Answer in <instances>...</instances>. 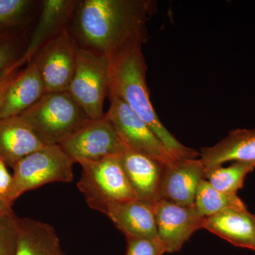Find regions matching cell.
I'll list each match as a JSON object with an SVG mask.
<instances>
[{
	"instance_id": "5bb4252c",
	"label": "cell",
	"mask_w": 255,
	"mask_h": 255,
	"mask_svg": "<svg viewBox=\"0 0 255 255\" xmlns=\"http://www.w3.org/2000/svg\"><path fill=\"white\" fill-rule=\"evenodd\" d=\"M118 157L137 199L150 204L158 200L164 163L129 150Z\"/></svg>"
},
{
	"instance_id": "ac0fdd59",
	"label": "cell",
	"mask_w": 255,
	"mask_h": 255,
	"mask_svg": "<svg viewBox=\"0 0 255 255\" xmlns=\"http://www.w3.org/2000/svg\"><path fill=\"white\" fill-rule=\"evenodd\" d=\"M44 145L19 116L0 119V158L11 168Z\"/></svg>"
},
{
	"instance_id": "3957f363",
	"label": "cell",
	"mask_w": 255,
	"mask_h": 255,
	"mask_svg": "<svg viewBox=\"0 0 255 255\" xmlns=\"http://www.w3.org/2000/svg\"><path fill=\"white\" fill-rule=\"evenodd\" d=\"M19 117L44 145H59L90 120L68 91L45 94Z\"/></svg>"
},
{
	"instance_id": "5b68a950",
	"label": "cell",
	"mask_w": 255,
	"mask_h": 255,
	"mask_svg": "<svg viewBox=\"0 0 255 255\" xmlns=\"http://www.w3.org/2000/svg\"><path fill=\"white\" fill-rule=\"evenodd\" d=\"M79 164L82 173L77 185L91 209L100 211L108 202L137 199L118 156Z\"/></svg>"
},
{
	"instance_id": "83f0119b",
	"label": "cell",
	"mask_w": 255,
	"mask_h": 255,
	"mask_svg": "<svg viewBox=\"0 0 255 255\" xmlns=\"http://www.w3.org/2000/svg\"><path fill=\"white\" fill-rule=\"evenodd\" d=\"M12 211L11 205L8 204L4 199H0V218L9 214V213L11 212Z\"/></svg>"
},
{
	"instance_id": "277c9868",
	"label": "cell",
	"mask_w": 255,
	"mask_h": 255,
	"mask_svg": "<svg viewBox=\"0 0 255 255\" xmlns=\"http://www.w3.org/2000/svg\"><path fill=\"white\" fill-rule=\"evenodd\" d=\"M74 164L59 145H44L32 152L13 167L12 182L6 202L12 205L26 191L50 183L71 182Z\"/></svg>"
},
{
	"instance_id": "484cf974",
	"label": "cell",
	"mask_w": 255,
	"mask_h": 255,
	"mask_svg": "<svg viewBox=\"0 0 255 255\" xmlns=\"http://www.w3.org/2000/svg\"><path fill=\"white\" fill-rule=\"evenodd\" d=\"M18 69L19 68H17L15 64L2 76L0 77V108L2 105L8 89L17 75Z\"/></svg>"
},
{
	"instance_id": "30bf717a",
	"label": "cell",
	"mask_w": 255,
	"mask_h": 255,
	"mask_svg": "<svg viewBox=\"0 0 255 255\" xmlns=\"http://www.w3.org/2000/svg\"><path fill=\"white\" fill-rule=\"evenodd\" d=\"M152 206L157 237L167 253L180 251L193 234L204 226L206 218L195 205L183 206L158 200Z\"/></svg>"
},
{
	"instance_id": "8992f818",
	"label": "cell",
	"mask_w": 255,
	"mask_h": 255,
	"mask_svg": "<svg viewBox=\"0 0 255 255\" xmlns=\"http://www.w3.org/2000/svg\"><path fill=\"white\" fill-rule=\"evenodd\" d=\"M108 57L79 48L76 68L68 92L90 119L105 115L104 103L108 97Z\"/></svg>"
},
{
	"instance_id": "7c38bea8",
	"label": "cell",
	"mask_w": 255,
	"mask_h": 255,
	"mask_svg": "<svg viewBox=\"0 0 255 255\" xmlns=\"http://www.w3.org/2000/svg\"><path fill=\"white\" fill-rule=\"evenodd\" d=\"M78 0H45L27 47L21 59L16 63L18 68L29 63L42 47L68 28L76 9Z\"/></svg>"
},
{
	"instance_id": "ffe728a7",
	"label": "cell",
	"mask_w": 255,
	"mask_h": 255,
	"mask_svg": "<svg viewBox=\"0 0 255 255\" xmlns=\"http://www.w3.org/2000/svg\"><path fill=\"white\" fill-rule=\"evenodd\" d=\"M255 169V162L235 161L226 167L205 168L204 179L221 192L237 194L243 187L245 179Z\"/></svg>"
},
{
	"instance_id": "9c48e42d",
	"label": "cell",
	"mask_w": 255,
	"mask_h": 255,
	"mask_svg": "<svg viewBox=\"0 0 255 255\" xmlns=\"http://www.w3.org/2000/svg\"><path fill=\"white\" fill-rule=\"evenodd\" d=\"M110 107L106 117L112 124L121 140L129 150L138 152L165 164L174 159L149 126L124 101L109 96Z\"/></svg>"
},
{
	"instance_id": "e0dca14e",
	"label": "cell",
	"mask_w": 255,
	"mask_h": 255,
	"mask_svg": "<svg viewBox=\"0 0 255 255\" xmlns=\"http://www.w3.org/2000/svg\"><path fill=\"white\" fill-rule=\"evenodd\" d=\"M199 156L205 168L235 161L255 162V128L231 130L216 145L202 147Z\"/></svg>"
},
{
	"instance_id": "8fae6325",
	"label": "cell",
	"mask_w": 255,
	"mask_h": 255,
	"mask_svg": "<svg viewBox=\"0 0 255 255\" xmlns=\"http://www.w3.org/2000/svg\"><path fill=\"white\" fill-rule=\"evenodd\" d=\"M204 172L205 167L200 159H171L164 164L158 200L183 206L195 205L198 188L204 179Z\"/></svg>"
},
{
	"instance_id": "9a60e30c",
	"label": "cell",
	"mask_w": 255,
	"mask_h": 255,
	"mask_svg": "<svg viewBox=\"0 0 255 255\" xmlns=\"http://www.w3.org/2000/svg\"><path fill=\"white\" fill-rule=\"evenodd\" d=\"M46 94L44 84L31 60L27 66L18 72L10 85L0 108V119L17 117L28 110Z\"/></svg>"
},
{
	"instance_id": "ba28073f",
	"label": "cell",
	"mask_w": 255,
	"mask_h": 255,
	"mask_svg": "<svg viewBox=\"0 0 255 255\" xmlns=\"http://www.w3.org/2000/svg\"><path fill=\"white\" fill-rule=\"evenodd\" d=\"M78 49L68 28L37 52L32 60L41 75L46 93L68 91L76 68Z\"/></svg>"
},
{
	"instance_id": "4fadbf2b",
	"label": "cell",
	"mask_w": 255,
	"mask_h": 255,
	"mask_svg": "<svg viewBox=\"0 0 255 255\" xmlns=\"http://www.w3.org/2000/svg\"><path fill=\"white\" fill-rule=\"evenodd\" d=\"M100 212L111 219L127 238H158L152 204L139 199L112 201L102 206Z\"/></svg>"
},
{
	"instance_id": "44dd1931",
	"label": "cell",
	"mask_w": 255,
	"mask_h": 255,
	"mask_svg": "<svg viewBox=\"0 0 255 255\" xmlns=\"http://www.w3.org/2000/svg\"><path fill=\"white\" fill-rule=\"evenodd\" d=\"M195 206L205 218L219 214L230 209H247L238 194L221 192L203 179L198 188Z\"/></svg>"
},
{
	"instance_id": "cb8c5ba5",
	"label": "cell",
	"mask_w": 255,
	"mask_h": 255,
	"mask_svg": "<svg viewBox=\"0 0 255 255\" xmlns=\"http://www.w3.org/2000/svg\"><path fill=\"white\" fill-rule=\"evenodd\" d=\"M18 219L13 211L0 218V255H16Z\"/></svg>"
},
{
	"instance_id": "4316f807",
	"label": "cell",
	"mask_w": 255,
	"mask_h": 255,
	"mask_svg": "<svg viewBox=\"0 0 255 255\" xmlns=\"http://www.w3.org/2000/svg\"><path fill=\"white\" fill-rule=\"evenodd\" d=\"M12 182V175L6 169V164L3 159L0 158V199L6 201Z\"/></svg>"
},
{
	"instance_id": "d6986e66",
	"label": "cell",
	"mask_w": 255,
	"mask_h": 255,
	"mask_svg": "<svg viewBox=\"0 0 255 255\" xmlns=\"http://www.w3.org/2000/svg\"><path fill=\"white\" fill-rule=\"evenodd\" d=\"M16 255H66L55 228L48 223L19 218Z\"/></svg>"
},
{
	"instance_id": "603a6c76",
	"label": "cell",
	"mask_w": 255,
	"mask_h": 255,
	"mask_svg": "<svg viewBox=\"0 0 255 255\" xmlns=\"http://www.w3.org/2000/svg\"><path fill=\"white\" fill-rule=\"evenodd\" d=\"M26 48L22 39L14 33H0V77L21 59Z\"/></svg>"
},
{
	"instance_id": "7402d4cb",
	"label": "cell",
	"mask_w": 255,
	"mask_h": 255,
	"mask_svg": "<svg viewBox=\"0 0 255 255\" xmlns=\"http://www.w3.org/2000/svg\"><path fill=\"white\" fill-rule=\"evenodd\" d=\"M36 2L31 0H0V33L19 26Z\"/></svg>"
},
{
	"instance_id": "2e32d148",
	"label": "cell",
	"mask_w": 255,
	"mask_h": 255,
	"mask_svg": "<svg viewBox=\"0 0 255 255\" xmlns=\"http://www.w3.org/2000/svg\"><path fill=\"white\" fill-rule=\"evenodd\" d=\"M203 228L239 248L255 252V215L230 209L206 218Z\"/></svg>"
},
{
	"instance_id": "6da1fadb",
	"label": "cell",
	"mask_w": 255,
	"mask_h": 255,
	"mask_svg": "<svg viewBox=\"0 0 255 255\" xmlns=\"http://www.w3.org/2000/svg\"><path fill=\"white\" fill-rule=\"evenodd\" d=\"M150 0L78 1L69 29L79 48L112 56L127 45L145 43Z\"/></svg>"
},
{
	"instance_id": "d4e9b609",
	"label": "cell",
	"mask_w": 255,
	"mask_h": 255,
	"mask_svg": "<svg viewBox=\"0 0 255 255\" xmlns=\"http://www.w3.org/2000/svg\"><path fill=\"white\" fill-rule=\"evenodd\" d=\"M127 255H163L165 248L158 238H127Z\"/></svg>"
},
{
	"instance_id": "7a4b0ae2",
	"label": "cell",
	"mask_w": 255,
	"mask_h": 255,
	"mask_svg": "<svg viewBox=\"0 0 255 255\" xmlns=\"http://www.w3.org/2000/svg\"><path fill=\"white\" fill-rule=\"evenodd\" d=\"M142 43L127 45L109 57V96L124 101L145 122L173 158H197L199 152L183 145L164 127L150 101L146 81L147 66Z\"/></svg>"
},
{
	"instance_id": "52a82bcc",
	"label": "cell",
	"mask_w": 255,
	"mask_h": 255,
	"mask_svg": "<svg viewBox=\"0 0 255 255\" xmlns=\"http://www.w3.org/2000/svg\"><path fill=\"white\" fill-rule=\"evenodd\" d=\"M59 146L75 163L119 156L128 150L106 115L90 119Z\"/></svg>"
}]
</instances>
